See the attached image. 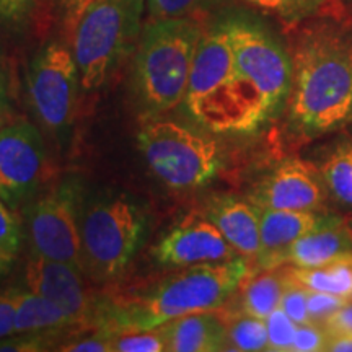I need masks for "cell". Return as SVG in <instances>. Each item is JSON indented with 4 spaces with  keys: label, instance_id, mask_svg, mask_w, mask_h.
<instances>
[{
    "label": "cell",
    "instance_id": "6da1fadb",
    "mask_svg": "<svg viewBox=\"0 0 352 352\" xmlns=\"http://www.w3.org/2000/svg\"><path fill=\"white\" fill-rule=\"evenodd\" d=\"M289 131L311 140L352 122V32L334 23L303 28L294 43Z\"/></svg>",
    "mask_w": 352,
    "mask_h": 352
},
{
    "label": "cell",
    "instance_id": "7a4b0ae2",
    "mask_svg": "<svg viewBox=\"0 0 352 352\" xmlns=\"http://www.w3.org/2000/svg\"><path fill=\"white\" fill-rule=\"evenodd\" d=\"M252 274L253 264L243 256L182 267L144 296L103 308L100 327L152 329L179 316L219 310Z\"/></svg>",
    "mask_w": 352,
    "mask_h": 352
},
{
    "label": "cell",
    "instance_id": "3957f363",
    "mask_svg": "<svg viewBox=\"0 0 352 352\" xmlns=\"http://www.w3.org/2000/svg\"><path fill=\"white\" fill-rule=\"evenodd\" d=\"M199 15L148 21L140 33L132 65V90L142 118L164 116L186 96L197 43Z\"/></svg>",
    "mask_w": 352,
    "mask_h": 352
},
{
    "label": "cell",
    "instance_id": "277c9868",
    "mask_svg": "<svg viewBox=\"0 0 352 352\" xmlns=\"http://www.w3.org/2000/svg\"><path fill=\"white\" fill-rule=\"evenodd\" d=\"M233 51L235 90L250 134L285 111L292 88V57L274 34L245 16L222 20Z\"/></svg>",
    "mask_w": 352,
    "mask_h": 352
},
{
    "label": "cell",
    "instance_id": "5b68a950",
    "mask_svg": "<svg viewBox=\"0 0 352 352\" xmlns=\"http://www.w3.org/2000/svg\"><path fill=\"white\" fill-rule=\"evenodd\" d=\"M148 219L124 192H107L82 204L80 243L85 276L94 283L120 277L142 246Z\"/></svg>",
    "mask_w": 352,
    "mask_h": 352
},
{
    "label": "cell",
    "instance_id": "8992f818",
    "mask_svg": "<svg viewBox=\"0 0 352 352\" xmlns=\"http://www.w3.org/2000/svg\"><path fill=\"white\" fill-rule=\"evenodd\" d=\"M138 144L152 173L171 189L209 184L226 165V152L214 132L164 116L145 118Z\"/></svg>",
    "mask_w": 352,
    "mask_h": 352
},
{
    "label": "cell",
    "instance_id": "52a82bcc",
    "mask_svg": "<svg viewBox=\"0 0 352 352\" xmlns=\"http://www.w3.org/2000/svg\"><path fill=\"white\" fill-rule=\"evenodd\" d=\"M145 0H91L72 33L85 91L98 90L138 47Z\"/></svg>",
    "mask_w": 352,
    "mask_h": 352
},
{
    "label": "cell",
    "instance_id": "ba28073f",
    "mask_svg": "<svg viewBox=\"0 0 352 352\" xmlns=\"http://www.w3.org/2000/svg\"><path fill=\"white\" fill-rule=\"evenodd\" d=\"M183 107L192 121L214 134L246 135L233 51L222 21L206 28L197 43Z\"/></svg>",
    "mask_w": 352,
    "mask_h": 352
},
{
    "label": "cell",
    "instance_id": "9c48e42d",
    "mask_svg": "<svg viewBox=\"0 0 352 352\" xmlns=\"http://www.w3.org/2000/svg\"><path fill=\"white\" fill-rule=\"evenodd\" d=\"M80 182L76 176H70L30 206L26 228L34 254L67 263L85 274L80 243Z\"/></svg>",
    "mask_w": 352,
    "mask_h": 352
},
{
    "label": "cell",
    "instance_id": "30bf717a",
    "mask_svg": "<svg viewBox=\"0 0 352 352\" xmlns=\"http://www.w3.org/2000/svg\"><path fill=\"white\" fill-rule=\"evenodd\" d=\"M78 87L74 52L57 41L43 46L30 65L28 95L38 121L52 134L63 135L72 126Z\"/></svg>",
    "mask_w": 352,
    "mask_h": 352
},
{
    "label": "cell",
    "instance_id": "8fae6325",
    "mask_svg": "<svg viewBox=\"0 0 352 352\" xmlns=\"http://www.w3.org/2000/svg\"><path fill=\"white\" fill-rule=\"evenodd\" d=\"M46 148L38 127L16 120L0 129V197L15 209L28 201L46 175Z\"/></svg>",
    "mask_w": 352,
    "mask_h": 352
},
{
    "label": "cell",
    "instance_id": "7c38bea8",
    "mask_svg": "<svg viewBox=\"0 0 352 352\" xmlns=\"http://www.w3.org/2000/svg\"><path fill=\"white\" fill-rule=\"evenodd\" d=\"M248 199L259 209L321 210L329 201L318 166L302 158H285L259 178Z\"/></svg>",
    "mask_w": 352,
    "mask_h": 352
},
{
    "label": "cell",
    "instance_id": "4fadbf2b",
    "mask_svg": "<svg viewBox=\"0 0 352 352\" xmlns=\"http://www.w3.org/2000/svg\"><path fill=\"white\" fill-rule=\"evenodd\" d=\"M83 272L67 263L54 261L33 253L26 264V285L54 303L69 316L74 324L100 323V310L91 302L85 285Z\"/></svg>",
    "mask_w": 352,
    "mask_h": 352
},
{
    "label": "cell",
    "instance_id": "5bb4252c",
    "mask_svg": "<svg viewBox=\"0 0 352 352\" xmlns=\"http://www.w3.org/2000/svg\"><path fill=\"white\" fill-rule=\"evenodd\" d=\"M240 256L210 220L189 217L165 233L155 248L153 258L162 266L189 267L206 263L227 261Z\"/></svg>",
    "mask_w": 352,
    "mask_h": 352
},
{
    "label": "cell",
    "instance_id": "9a60e30c",
    "mask_svg": "<svg viewBox=\"0 0 352 352\" xmlns=\"http://www.w3.org/2000/svg\"><path fill=\"white\" fill-rule=\"evenodd\" d=\"M342 215L328 209L321 210H276L261 209L259 232L261 252L254 267L261 271L283 266V254L294 241L323 228L344 226Z\"/></svg>",
    "mask_w": 352,
    "mask_h": 352
},
{
    "label": "cell",
    "instance_id": "2e32d148",
    "mask_svg": "<svg viewBox=\"0 0 352 352\" xmlns=\"http://www.w3.org/2000/svg\"><path fill=\"white\" fill-rule=\"evenodd\" d=\"M206 217L219 228L240 256L248 259L254 267L261 252V209L250 199H241L233 195H220L209 201Z\"/></svg>",
    "mask_w": 352,
    "mask_h": 352
},
{
    "label": "cell",
    "instance_id": "e0dca14e",
    "mask_svg": "<svg viewBox=\"0 0 352 352\" xmlns=\"http://www.w3.org/2000/svg\"><path fill=\"white\" fill-rule=\"evenodd\" d=\"M168 352H215L228 351L227 323L210 311H197L160 324Z\"/></svg>",
    "mask_w": 352,
    "mask_h": 352
},
{
    "label": "cell",
    "instance_id": "ac0fdd59",
    "mask_svg": "<svg viewBox=\"0 0 352 352\" xmlns=\"http://www.w3.org/2000/svg\"><path fill=\"white\" fill-rule=\"evenodd\" d=\"M352 259V232L344 226L323 228L294 241L283 254V266L324 267Z\"/></svg>",
    "mask_w": 352,
    "mask_h": 352
},
{
    "label": "cell",
    "instance_id": "d6986e66",
    "mask_svg": "<svg viewBox=\"0 0 352 352\" xmlns=\"http://www.w3.org/2000/svg\"><path fill=\"white\" fill-rule=\"evenodd\" d=\"M15 307V333H46L57 334L63 329L74 327L67 315L54 303L33 290L12 289L8 290Z\"/></svg>",
    "mask_w": 352,
    "mask_h": 352
},
{
    "label": "cell",
    "instance_id": "ffe728a7",
    "mask_svg": "<svg viewBox=\"0 0 352 352\" xmlns=\"http://www.w3.org/2000/svg\"><path fill=\"white\" fill-rule=\"evenodd\" d=\"M316 166L329 199L341 208L352 209V135L329 145Z\"/></svg>",
    "mask_w": 352,
    "mask_h": 352
},
{
    "label": "cell",
    "instance_id": "44dd1931",
    "mask_svg": "<svg viewBox=\"0 0 352 352\" xmlns=\"http://www.w3.org/2000/svg\"><path fill=\"white\" fill-rule=\"evenodd\" d=\"M284 285L285 272L283 266L246 277L240 285V314L266 320L279 307Z\"/></svg>",
    "mask_w": 352,
    "mask_h": 352
},
{
    "label": "cell",
    "instance_id": "7402d4cb",
    "mask_svg": "<svg viewBox=\"0 0 352 352\" xmlns=\"http://www.w3.org/2000/svg\"><path fill=\"white\" fill-rule=\"evenodd\" d=\"M352 261V259H351ZM336 263L324 267L283 266L289 277L316 292L336 294L352 298V264Z\"/></svg>",
    "mask_w": 352,
    "mask_h": 352
},
{
    "label": "cell",
    "instance_id": "603a6c76",
    "mask_svg": "<svg viewBox=\"0 0 352 352\" xmlns=\"http://www.w3.org/2000/svg\"><path fill=\"white\" fill-rule=\"evenodd\" d=\"M254 10L280 21L285 28H296L323 12L328 0H241Z\"/></svg>",
    "mask_w": 352,
    "mask_h": 352
},
{
    "label": "cell",
    "instance_id": "cb8c5ba5",
    "mask_svg": "<svg viewBox=\"0 0 352 352\" xmlns=\"http://www.w3.org/2000/svg\"><path fill=\"white\" fill-rule=\"evenodd\" d=\"M226 323L228 351H267L266 320L240 314Z\"/></svg>",
    "mask_w": 352,
    "mask_h": 352
},
{
    "label": "cell",
    "instance_id": "d4e9b609",
    "mask_svg": "<svg viewBox=\"0 0 352 352\" xmlns=\"http://www.w3.org/2000/svg\"><path fill=\"white\" fill-rule=\"evenodd\" d=\"M168 352L160 327L152 329H114L113 352Z\"/></svg>",
    "mask_w": 352,
    "mask_h": 352
},
{
    "label": "cell",
    "instance_id": "484cf974",
    "mask_svg": "<svg viewBox=\"0 0 352 352\" xmlns=\"http://www.w3.org/2000/svg\"><path fill=\"white\" fill-rule=\"evenodd\" d=\"M267 327V351L272 352H290L292 351L294 338L298 324L277 307L266 318Z\"/></svg>",
    "mask_w": 352,
    "mask_h": 352
},
{
    "label": "cell",
    "instance_id": "4316f807",
    "mask_svg": "<svg viewBox=\"0 0 352 352\" xmlns=\"http://www.w3.org/2000/svg\"><path fill=\"white\" fill-rule=\"evenodd\" d=\"M220 0H147L151 21L199 15L201 10Z\"/></svg>",
    "mask_w": 352,
    "mask_h": 352
},
{
    "label": "cell",
    "instance_id": "83f0119b",
    "mask_svg": "<svg viewBox=\"0 0 352 352\" xmlns=\"http://www.w3.org/2000/svg\"><path fill=\"white\" fill-rule=\"evenodd\" d=\"M307 297H308V289L305 285L298 284L297 280H294L292 277H289L287 272H285V285L283 290V297H280L279 307L283 308L285 314L296 321L297 324L311 323L310 315H308Z\"/></svg>",
    "mask_w": 352,
    "mask_h": 352
},
{
    "label": "cell",
    "instance_id": "f1b7e54d",
    "mask_svg": "<svg viewBox=\"0 0 352 352\" xmlns=\"http://www.w3.org/2000/svg\"><path fill=\"white\" fill-rule=\"evenodd\" d=\"M113 328L100 327L88 336L60 342L57 349L64 352H113Z\"/></svg>",
    "mask_w": 352,
    "mask_h": 352
},
{
    "label": "cell",
    "instance_id": "f546056e",
    "mask_svg": "<svg viewBox=\"0 0 352 352\" xmlns=\"http://www.w3.org/2000/svg\"><path fill=\"white\" fill-rule=\"evenodd\" d=\"M349 302V297L336 296V294L328 292H316V290L308 289L307 307L308 315H310V321L311 323L321 324L329 315L334 314L336 310H340L341 307H344L346 303Z\"/></svg>",
    "mask_w": 352,
    "mask_h": 352
},
{
    "label": "cell",
    "instance_id": "4dcf8cb0",
    "mask_svg": "<svg viewBox=\"0 0 352 352\" xmlns=\"http://www.w3.org/2000/svg\"><path fill=\"white\" fill-rule=\"evenodd\" d=\"M21 243V228L10 208L0 197V252L15 258Z\"/></svg>",
    "mask_w": 352,
    "mask_h": 352
},
{
    "label": "cell",
    "instance_id": "1f68e13d",
    "mask_svg": "<svg viewBox=\"0 0 352 352\" xmlns=\"http://www.w3.org/2000/svg\"><path fill=\"white\" fill-rule=\"evenodd\" d=\"M54 334L46 333H26L12 334V336L0 340V351L8 352H38L46 351L51 344V338Z\"/></svg>",
    "mask_w": 352,
    "mask_h": 352
},
{
    "label": "cell",
    "instance_id": "d6a6232c",
    "mask_svg": "<svg viewBox=\"0 0 352 352\" xmlns=\"http://www.w3.org/2000/svg\"><path fill=\"white\" fill-rule=\"evenodd\" d=\"M328 334L318 323L298 324L294 338L292 352H318L324 351Z\"/></svg>",
    "mask_w": 352,
    "mask_h": 352
},
{
    "label": "cell",
    "instance_id": "836d02e7",
    "mask_svg": "<svg viewBox=\"0 0 352 352\" xmlns=\"http://www.w3.org/2000/svg\"><path fill=\"white\" fill-rule=\"evenodd\" d=\"M38 3L39 0H0V19L8 23H21Z\"/></svg>",
    "mask_w": 352,
    "mask_h": 352
},
{
    "label": "cell",
    "instance_id": "e575fe53",
    "mask_svg": "<svg viewBox=\"0 0 352 352\" xmlns=\"http://www.w3.org/2000/svg\"><path fill=\"white\" fill-rule=\"evenodd\" d=\"M328 336H344V334H352V302L346 303L340 310L328 316L321 323Z\"/></svg>",
    "mask_w": 352,
    "mask_h": 352
},
{
    "label": "cell",
    "instance_id": "d590c367",
    "mask_svg": "<svg viewBox=\"0 0 352 352\" xmlns=\"http://www.w3.org/2000/svg\"><path fill=\"white\" fill-rule=\"evenodd\" d=\"M54 2L57 3L60 15H63L65 33L70 34V38H72L78 20H80L83 12L87 10V7L91 3V0H54Z\"/></svg>",
    "mask_w": 352,
    "mask_h": 352
},
{
    "label": "cell",
    "instance_id": "8d00e7d4",
    "mask_svg": "<svg viewBox=\"0 0 352 352\" xmlns=\"http://www.w3.org/2000/svg\"><path fill=\"white\" fill-rule=\"evenodd\" d=\"M15 307L10 292L0 294V340L15 333Z\"/></svg>",
    "mask_w": 352,
    "mask_h": 352
},
{
    "label": "cell",
    "instance_id": "74e56055",
    "mask_svg": "<svg viewBox=\"0 0 352 352\" xmlns=\"http://www.w3.org/2000/svg\"><path fill=\"white\" fill-rule=\"evenodd\" d=\"M327 352H352V334H344V336H328Z\"/></svg>",
    "mask_w": 352,
    "mask_h": 352
},
{
    "label": "cell",
    "instance_id": "f35d334b",
    "mask_svg": "<svg viewBox=\"0 0 352 352\" xmlns=\"http://www.w3.org/2000/svg\"><path fill=\"white\" fill-rule=\"evenodd\" d=\"M13 256H10V254H7V253H3V252H0V276L2 274H6V272L10 270V266H12V263H13Z\"/></svg>",
    "mask_w": 352,
    "mask_h": 352
},
{
    "label": "cell",
    "instance_id": "ab89813d",
    "mask_svg": "<svg viewBox=\"0 0 352 352\" xmlns=\"http://www.w3.org/2000/svg\"><path fill=\"white\" fill-rule=\"evenodd\" d=\"M0 107H7V91L2 76H0Z\"/></svg>",
    "mask_w": 352,
    "mask_h": 352
},
{
    "label": "cell",
    "instance_id": "60d3db41",
    "mask_svg": "<svg viewBox=\"0 0 352 352\" xmlns=\"http://www.w3.org/2000/svg\"><path fill=\"white\" fill-rule=\"evenodd\" d=\"M7 124V107H0V129Z\"/></svg>",
    "mask_w": 352,
    "mask_h": 352
},
{
    "label": "cell",
    "instance_id": "b9f144b4",
    "mask_svg": "<svg viewBox=\"0 0 352 352\" xmlns=\"http://www.w3.org/2000/svg\"><path fill=\"white\" fill-rule=\"evenodd\" d=\"M347 226H349V228H351V232H352V220H349V222H347Z\"/></svg>",
    "mask_w": 352,
    "mask_h": 352
},
{
    "label": "cell",
    "instance_id": "7bdbcfd3",
    "mask_svg": "<svg viewBox=\"0 0 352 352\" xmlns=\"http://www.w3.org/2000/svg\"><path fill=\"white\" fill-rule=\"evenodd\" d=\"M351 264H352V261H351Z\"/></svg>",
    "mask_w": 352,
    "mask_h": 352
}]
</instances>
